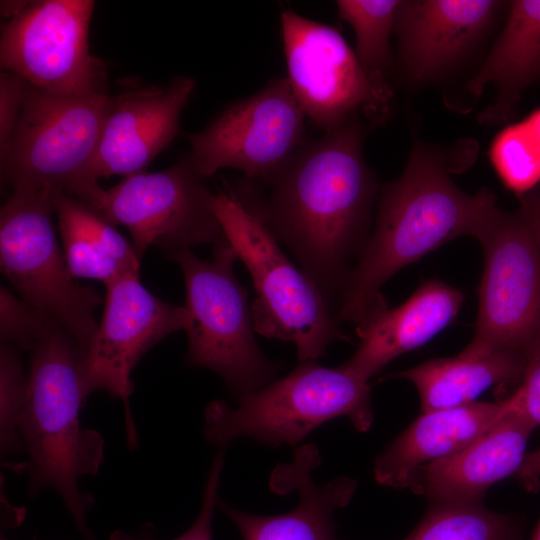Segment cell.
<instances>
[{
    "mask_svg": "<svg viewBox=\"0 0 540 540\" xmlns=\"http://www.w3.org/2000/svg\"><path fill=\"white\" fill-rule=\"evenodd\" d=\"M354 118L307 141L267 183L232 185L276 239L295 256L334 313L371 233L380 191L363 155L366 132Z\"/></svg>",
    "mask_w": 540,
    "mask_h": 540,
    "instance_id": "obj_1",
    "label": "cell"
},
{
    "mask_svg": "<svg viewBox=\"0 0 540 540\" xmlns=\"http://www.w3.org/2000/svg\"><path fill=\"white\" fill-rule=\"evenodd\" d=\"M462 164L451 150L416 142L400 177L380 188L373 229L340 297L339 324H359L405 266L457 237L479 238L498 206L488 188L468 194L453 182Z\"/></svg>",
    "mask_w": 540,
    "mask_h": 540,
    "instance_id": "obj_2",
    "label": "cell"
},
{
    "mask_svg": "<svg viewBox=\"0 0 540 540\" xmlns=\"http://www.w3.org/2000/svg\"><path fill=\"white\" fill-rule=\"evenodd\" d=\"M22 423L28 453L29 489H54L78 531L93 540L87 523L91 496L80 490L83 476L98 473L104 458L99 432L82 426L83 354L75 338L53 321L31 350Z\"/></svg>",
    "mask_w": 540,
    "mask_h": 540,
    "instance_id": "obj_3",
    "label": "cell"
},
{
    "mask_svg": "<svg viewBox=\"0 0 540 540\" xmlns=\"http://www.w3.org/2000/svg\"><path fill=\"white\" fill-rule=\"evenodd\" d=\"M213 206L251 275L257 333L294 343L300 362H317L332 342L349 339L314 283L287 258L257 212L227 181L215 192Z\"/></svg>",
    "mask_w": 540,
    "mask_h": 540,
    "instance_id": "obj_4",
    "label": "cell"
},
{
    "mask_svg": "<svg viewBox=\"0 0 540 540\" xmlns=\"http://www.w3.org/2000/svg\"><path fill=\"white\" fill-rule=\"evenodd\" d=\"M111 96L55 94L26 82L12 136L0 152L1 179L12 189L47 188L93 206L103 188L92 172Z\"/></svg>",
    "mask_w": 540,
    "mask_h": 540,
    "instance_id": "obj_5",
    "label": "cell"
},
{
    "mask_svg": "<svg viewBox=\"0 0 540 540\" xmlns=\"http://www.w3.org/2000/svg\"><path fill=\"white\" fill-rule=\"evenodd\" d=\"M337 417H347L359 431L373 422L368 381L340 365L300 364L285 377L238 399L236 407L211 401L204 412V434L224 448L248 437L272 447L296 445L311 431Z\"/></svg>",
    "mask_w": 540,
    "mask_h": 540,
    "instance_id": "obj_6",
    "label": "cell"
},
{
    "mask_svg": "<svg viewBox=\"0 0 540 540\" xmlns=\"http://www.w3.org/2000/svg\"><path fill=\"white\" fill-rule=\"evenodd\" d=\"M212 250L208 260L192 249L168 255L185 281V307L191 319L185 330V361L217 373L240 399L272 382L282 365L257 344L247 290L233 271L239 259L234 247L227 240Z\"/></svg>",
    "mask_w": 540,
    "mask_h": 540,
    "instance_id": "obj_7",
    "label": "cell"
},
{
    "mask_svg": "<svg viewBox=\"0 0 540 540\" xmlns=\"http://www.w3.org/2000/svg\"><path fill=\"white\" fill-rule=\"evenodd\" d=\"M61 194L47 188L12 189L0 211V265L21 299L65 328L84 357L103 299L94 288L74 281L59 252L52 215Z\"/></svg>",
    "mask_w": 540,
    "mask_h": 540,
    "instance_id": "obj_8",
    "label": "cell"
},
{
    "mask_svg": "<svg viewBox=\"0 0 540 540\" xmlns=\"http://www.w3.org/2000/svg\"><path fill=\"white\" fill-rule=\"evenodd\" d=\"M484 270L474 335L462 350L529 352L540 343V254L524 212L495 210L478 238Z\"/></svg>",
    "mask_w": 540,
    "mask_h": 540,
    "instance_id": "obj_9",
    "label": "cell"
},
{
    "mask_svg": "<svg viewBox=\"0 0 540 540\" xmlns=\"http://www.w3.org/2000/svg\"><path fill=\"white\" fill-rule=\"evenodd\" d=\"M214 195L183 157L167 169L141 171L103 188L92 207L129 231L141 259L150 246L171 255L227 241L214 210Z\"/></svg>",
    "mask_w": 540,
    "mask_h": 540,
    "instance_id": "obj_10",
    "label": "cell"
},
{
    "mask_svg": "<svg viewBox=\"0 0 540 540\" xmlns=\"http://www.w3.org/2000/svg\"><path fill=\"white\" fill-rule=\"evenodd\" d=\"M305 119L287 78H273L190 134L186 157L204 179L234 168L246 180L267 183L308 141Z\"/></svg>",
    "mask_w": 540,
    "mask_h": 540,
    "instance_id": "obj_11",
    "label": "cell"
},
{
    "mask_svg": "<svg viewBox=\"0 0 540 540\" xmlns=\"http://www.w3.org/2000/svg\"><path fill=\"white\" fill-rule=\"evenodd\" d=\"M92 0L30 1L2 28V71L55 94L107 91L103 61L90 53Z\"/></svg>",
    "mask_w": 540,
    "mask_h": 540,
    "instance_id": "obj_12",
    "label": "cell"
},
{
    "mask_svg": "<svg viewBox=\"0 0 540 540\" xmlns=\"http://www.w3.org/2000/svg\"><path fill=\"white\" fill-rule=\"evenodd\" d=\"M287 80L305 116L324 131L354 118L370 128L391 117L334 27L285 8L280 12Z\"/></svg>",
    "mask_w": 540,
    "mask_h": 540,
    "instance_id": "obj_13",
    "label": "cell"
},
{
    "mask_svg": "<svg viewBox=\"0 0 540 540\" xmlns=\"http://www.w3.org/2000/svg\"><path fill=\"white\" fill-rule=\"evenodd\" d=\"M139 273L123 275L106 286L104 312L83 357L82 380L86 396L106 392L124 405L127 441L137 446L130 410L131 374L142 356L167 335L186 330L190 313L154 296Z\"/></svg>",
    "mask_w": 540,
    "mask_h": 540,
    "instance_id": "obj_14",
    "label": "cell"
},
{
    "mask_svg": "<svg viewBox=\"0 0 540 540\" xmlns=\"http://www.w3.org/2000/svg\"><path fill=\"white\" fill-rule=\"evenodd\" d=\"M510 1L400 0L395 74L412 88L439 82L476 52Z\"/></svg>",
    "mask_w": 540,
    "mask_h": 540,
    "instance_id": "obj_15",
    "label": "cell"
},
{
    "mask_svg": "<svg viewBox=\"0 0 540 540\" xmlns=\"http://www.w3.org/2000/svg\"><path fill=\"white\" fill-rule=\"evenodd\" d=\"M196 82L177 76L111 96L92 164L96 179L141 172L179 132L181 113Z\"/></svg>",
    "mask_w": 540,
    "mask_h": 540,
    "instance_id": "obj_16",
    "label": "cell"
},
{
    "mask_svg": "<svg viewBox=\"0 0 540 540\" xmlns=\"http://www.w3.org/2000/svg\"><path fill=\"white\" fill-rule=\"evenodd\" d=\"M464 296L440 280L422 283L401 305L389 308L380 294L356 325L360 341L340 366L368 381L398 356L426 344L458 315Z\"/></svg>",
    "mask_w": 540,
    "mask_h": 540,
    "instance_id": "obj_17",
    "label": "cell"
},
{
    "mask_svg": "<svg viewBox=\"0 0 540 540\" xmlns=\"http://www.w3.org/2000/svg\"><path fill=\"white\" fill-rule=\"evenodd\" d=\"M321 463L316 446L295 451L291 462L278 465L269 482L272 491H297V506L278 515H254L217 500V506L235 524L243 540H336L333 513L349 504L357 488L354 480L337 477L317 485L313 470Z\"/></svg>",
    "mask_w": 540,
    "mask_h": 540,
    "instance_id": "obj_18",
    "label": "cell"
},
{
    "mask_svg": "<svg viewBox=\"0 0 540 540\" xmlns=\"http://www.w3.org/2000/svg\"><path fill=\"white\" fill-rule=\"evenodd\" d=\"M506 404L505 413L485 434L462 450L419 467L408 488L431 504L481 502L493 484L517 473L536 426L512 410L507 400Z\"/></svg>",
    "mask_w": 540,
    "mask_h": 540,
    "instance_id": "obj_19",
    "label": "cell"
},
{
    "mask_svg": "<svg viewBox=\"0 0 540 540\" xmlns=\"http://www.w3.org/2000/svg\"><path fill=\"white\" fill-rule=\"evenodd\" d=\"M506 409L502 399L422 413L375 459L376 481L408 488L419 467L462 450L493 427Z\"/></svg>",
    "mask_w": 540,
    "mask_h": 540,
    "instance_id": "obj_20",
    "label": "cell"
},
{
    "mask_svg": "<svg viewBox=\"0 0 540 540\" xmlns=\"http://www.w3.org/2000/svg\"><path fill=\"white\" fill-rule=\"evenodd\" d=\"M540 80V0L510 1L502 30L467 82L475 97L492 85L493 102L479 115L485 124H506L525 91Z\"/></svg>",
    "mask_w": 540,
    "mask_h": 540,
    "instance_id": "obj_21",
    "label": "cell"
},
{
    "mask_svg": "<svg viewBox=\"0 0 540 540\" xmlns=\"http://www.w3.org/2000/svg\"><path fill=\"white\" fill-rule=\"evenodd\" d=\"M527 357L518 351L495 350L483 354L461 351L457 356L435 358L392 377L416 387L421 412L453 409L472 404L490 387L520 383Z\"/></svg>",
    "mask_w": 540,
    "mask_h": 540,
    "instance_id": "obj_22",
    "label": "cell"
},
{
    "mask_svg": "<svg viewBox=\"0 0 540 540\" xmlns=\"http://www.w3.org/2000/svg\"><path fill=\"white\" fill-rule=\"evenodd\" d=\"M56 214L65 261L74 278L107 285L123 275L139 273L140 259L132 243L94 207L61 194Z\"/></svg>",
    "mask_w": 540,
    "mask_h": 540,
    "instance_id": "obj_23",
    "label": "cell"
},
{
    "mask_svg": "<svg viewBox=\"0 0 540 540\" xmlns=\"http://www.w3.org/2000/svg\"><path fill=\"white\" fill-rule=\"evenodd\" d=\"M400 0H339L340 20L355 33L357 61L385 110L392 115L395 55L391 47Z\"/></svg>",
    "mask_w": 540,
    "mask_h": 540,
    "instance_id": "obj_24",
    "label": "cell"
},
{
    "mask_svg": "<svg viewBox=\"0 0 540 540\" xmlns=\"http://www.w3.org/2000/svg\"><path fill=\"white\" fill-rule=\"evenodd\" d=\"M403 540H523L511 515L493 512L482 502L435 503Z\"/></svg>",
    "mask_w": 540,
    "mask_h": 540,
    "instance_id": "obj_25",
    "label": "cell"
},
{
    "mask_svg": "<svg viewBox=\"0 0 540 540\" xmlns=\"http://www.w3.org/2000/svg\"><path fill=\"white\" fill-rule=\"evenodd\" d=\"M490 159L503 184L519 197L540 184V141L525 119L495 137Z\"/></svg>",
    "mask_w": 540,
    "mask_h": 540,
    "instance_id": "obj_26",
    "label": "cell"
},
{
    "mask_svg": "<svg viewBox=\"0 0 540 540\" xmlns=\"http://www.w3.org/2000/svg\"><path fill=\"white\" fill-rule=\"evenodd\" d=\"M27 375L12 345L0 344V447L3 456L24 448L22 423L27 400Z\"/></svg>",
    "mask_w": 540,
    "mask_h": 540,
    "instance_id": "obj_27",
    "label": "cell"
},
{
    "mask_svg": "<svg viewBox=\"0 0 540 540\" xmlns=\"http://www.w3.org/2000/svg\"><path fill=\"white\" fill-rule=\"evenodd\" d=\"M53 321L52 317L17 298L7 288L0 287L1 342L18 350L31 351Z\"/></svg>",
    "mask_w": 540,
    "mask_h": 540,
    "instance_id": "obj_28",
    "label": "cell"
},
{
    "mask_svg": "<svg viewBox=\"0 0 540 540\" xmlns=\"http://www.w3.org/2000/svg\"><path fill=\"white\" fill-rule=\"evenodd\" d=\"M224 462V448H220L214 457L205 485L202 506L194 523L181 535L172 540H213L212 520L217 506V491ZM155 528L151 524L141 526L137 531L115 530L109 540H158Z\"/></svg>",
    "mask_w": 540,
    "mask_h": 540,
    "instance_id": "obj_29",
    "label": "cell"
},
{
    "mask_svg": "<svg viewBox=\"0 0 540 540\" xmlns=\"http://www.w3.org/2000/svg\"><path fill=\"white\" fill-rule=\"evenodd\" d=\"M509 407L540 426V343L527 355L524 375L516 391L506 398Z\"/></svg>",
    "mask_w": 540,
    "mask_h": 540,
    "instance_id": "obj_30",
    "label": "cell"
},
{
    "mask_svg": "<svg viewBox=\"0 0 540 540\" xmlns=\"http://www.w3.org/2000/svg\"><path fill=\"white\" fill-rule=\"evenodd\" d=\"M26 88L19 75L2 71L0 75V152L7 146L15 129Z\"/></svg>",
    "mask_w": 540,
    "mask_h": 540,
    "instance_id": "obj_31",
    "label": "cell"
},
{
    "mask_svg": "<svg viewBox=\"0 0 540 540\" xmlns=\"http://www.w3.org/2000/svg\"><path fill=\"white\" fill-rule=\"evenodd\" d=\"M519 208L529 221L540 254V184L520 196Z\"/></svg>",
    "mask_w": 540,
    "mask_h": 540,
    "instance_id": "obj_32",
    "label": "cell"
},
{
    "mask_svg": "<svg viewBox=\"0 0 540 540\" xmlns=\"http://www.w3.org/2000/svg\"><path fill=\"white\" fill-rule=\"evenodd\" d=\"M519 481L528 491H535L540 486V449L525 456L517 472Z\"/></svg>",
    "mask_w": 540,
    "mask_h": 540,
    "instance_id": "obj_33",
    "label": "cell"
},
{
    "mask_svg": "<svg viewBox=\"0 0 540 540\" xmlns=\"http://www.w3.org/2000/svg\"><path fill=\"white\" fill-rule=\"evenodd\" d=\"M30 1H1V15L9 20L20 14Z\"/></svg>",
    "mask_w": 540,
    "mask_h": 540,
    "instance_id": "obj_34",
    "label": "cell"
},
{
    "mask_svg": "<svg viewBox=\"0 0 540 540\" xmlns=\"http://www.w3.org/2000/svg\"><path fill=\"white\" fill-rule=\"evenodd\" d=\"M525 120L540 139V107L525 117Z\"/></svg>",
    "mask_w": 540,
    "mask_h": 540,
    "instance_id": "obj_35",
    "label": "cell"
},
{
    "mask_svg": "<svg viewBox=\"0 0 540 540\" xmlns=\"http://www.w3.org/2000/svg\"><path fill=\"white\" fill-rule=\"evenodd\" d=\"M531 540H540V523Z\"/></svg>",
    "mask_w": 540,
    "mask_h": 540,
    "instance_id": "obj_36",
    "label": "cell"
}]
</instances>
